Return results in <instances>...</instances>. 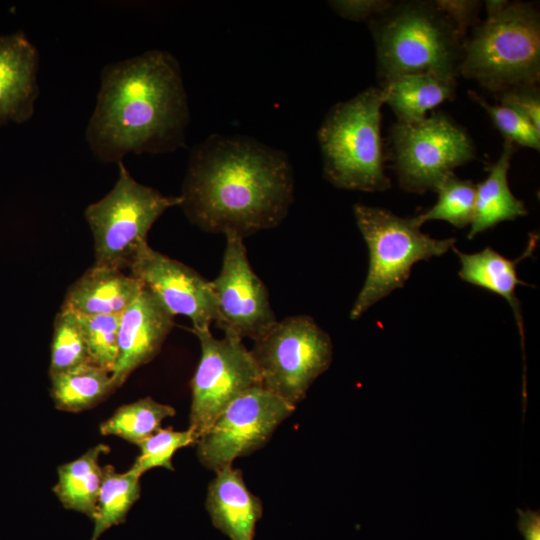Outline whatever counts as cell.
Returning <instances> with one entry per match:
<instances>
[{
    "label": "cell",
    "instance_id": "cell-1",
    "mask_svg": "<svg viewBox=\"0 0 540 540\" xmlns=\"http://www.w3.org/2000/svg\"><path fill=\"white\" fill-rule=\"evenodd\" d=\"M294 191L283 150L244 135L211 134L191 150L180 207L199 229L244 239L278 226Z\"/></svg>",
    "mask_w": 540,
    "mask_h": 540
},
{
    "label": "cell",
    "instance_id": "cell-2",
    "mask_svg": "<svg viewBox=\"0 0 540 540\" xmlns=\"http://www.w3.org/2000/svg\"><path fill=\"white\" fill-rule=\"evenodd\" d=\"M189 122L180 64L170 52L154 49L103 67L85 137L99 161L117 164L131 153L184 147Z\"/></svg>",
    "mask_w": 540,
    "mask_h": 540
},
{
    "label": "cell",
    "instance_id": "cell-3",
    "mask_svg": "<svg viewBox=\"0 0 540 540\" xmlns=\"http://www.w3.org/2000/svg\"><path fill=\"white\" fill-rule=\"evenodd\" d=\"M368 25L380 84L420 72L457 82L466 35L436 1H392Z\"/></svg>",
    "mask_w": 540,
    "mask_h": 540
},
{
    "label": "cell",
    "instance_id": "cell-4",
    "mask_svg": "<svg viewBox=\"0 0 540 540\" xmlns=\"http://www.w3.org/2000/svg\"><path fill=\"white\" fill-rule=\"evenodd\" d=\"M459 75L499 94L540 78V17L536 6L507 1L478 22L463 43Z\"/></svg>",
    "mask_w": 540,
    "mask_h": 540
},
{
    "label": "cell",
    "instance_id": "cell-5",
    "mask_svg": "<svg viewBox=\"0 0 540 540\" xmlns=\"http://www.w3.org/2000/svg\"><path fill=\"white\" fill-rule=\"evenodd\" d=\"M383 104L382 89L369 87L335 104L322 121L317 139L323 174L335 187L365 192L390 187L380 133Z\"/></svg>",
    "mask_w": 540,
    "mask_h": 540
},
{
    "label": "cell",
    "instance_id": "cell-6",
    "mask_svg": "<svg viewBox=\"0 0 540 540\" xmlns=\"http://www.w3.org/2000/svg\"><path fill=\"white\" fill-rule=\"evenodd\" d=\"M353 212L369 251L366 280L350 311L355 320L402 287L415 263L443 255L456 240L432 238L414 218H402L386 209L355 204Z\"/></svg>",
    "mask_w": 540,
    "mask_h": 540
},
{
    "label": "cell",
    "instance_id": "cell-7",
    "mask_svg": "<svg viewBox=\"0 0 540 540\" xmlns=\"http://www.w3.org/2000/svg\"><path fill=\"white\" fill-rule=\"evenodd\" d=\"M117 164L113 188L88 205L84 217L93 236L94 265L123 271L148 245L153 224L169 208L180 206L182 200L137 182L123 161Z\"/></svg>",
    "mask_w": 540,
    "mask_h": 540
},
{
    "label": "cell",
    "instance_id": "cell-8",
    "mask_svg": "<svg viewBox=\"0 0 540 540\" xmlns=\"http://www.w3.org/2000/svg\"><path fill=\"white\" fill-rule=\"evenodd\" d=\"M261 386L295 406L312 383L325 372L333 356L329 335L306 315L286 317L250 350Z\"/></svg>",
    "mask_w": 540,
    "mask_h": 540
},
{
    "label": "cell",
    "instance_id": "cell-9",
    "mask_svg": "<svg viewBox=\"0 0 540 540\" xmlns=\"http://www.w3.org/2000/svg\"><path fill=\"white\" fill-rule=\"evenodd\" d=\"M400 186L414 193L436 189L475 157V146L463 127L441 111L415 123L396 122L389 134Z\"/></svg>",
    "mask_w": 540,
    "mask_h": 540
},
{
    "label": "cell",
    "instance_id": "cell-10",
    "mask_svg": "<svg viewBox=\"0 0 540 540\" xmlns=\"http://www.w3.org/2000/svg\"><path fill=\"white\" fill-rule=\"evenodd\" d=\"M295 406L262 386L235 398L195 443L199 462L217 472L262 448Z\"/></svg>",
    "mask_w": 540,
    "mask_h": 540
},
{
    "label": "cell",
    "instance_id": "cell-11",
    "mask_svg": "<svg viewBox=\"0 0 540 540\" xmlns=\"http://www.w3.org/2000/svg\"><path fill=\"white\" fill-rule=\"evenodd\" d=\"M192 331L199 340L201 355L190 382L188 428L198 440L235 398L261 386V379L255 360L242 340L216 338L210 329Z\"/></svg>",
    "mask_w": 540,
    "mask_h": 540
},
{
    "label": "cell",
    "instance_id": "cell-12",
    "mask_svg": "<svg viewBox=\"0 0 540 540\" xmlns=\"http://www.w3.org/2000/svg\"><path fill=\"white\" fill-rule=\"evenodd\" d=\"M225 237L221 270L211 281L216 304L214 324L224 336L255 341L278 320L265 284L250 265L244 239L235 234Z\"/></svg>",
    "mask_w": 540,
    "mask_h": 540
},
{
    "label": "cell",
    "instance_id": "cell-13",
    "mask_svg": "<svg viewBox=\"0 0 540 540\" xmlns=\"http://www.w3.org/2000/svg\"><path fill=\"white\" fill-rule=\"evenodd\" d=\"M130 272L173 317L191 320L192 330L210 329L216 316L211 281L191 267L146 245Z\"/></svg>",
    "mask_w": 540,
    "mask_h": 540
},
{
    "label": "cell",
    "instance_id": "cell-14",
    "mask_svg": "<svg viewBox=\"0 0 540 540\" xmlns=\"http://www.w3.org/2000/svg\"><path fill=\"white\" fill-rule=\"evenodd\" d=\"M173 326L174 317L142 285L120 316L118 358L111 373L116 390L157 356Z\"/></svg>",
    "mask_w": 540,
    "mask_h": 540
},
{
    "label": "cell",
    "instance_id": "cell-15",
    "mask_svg": "<svg viewBox=\"0 0 540 540\" xmlns=\"http://www.w3.org/2000/svg\"><path fill=\"white\" fill-rule=\"evenodd\" d=\"M38 70L39 52L24 33L0 35V125L21 124L33 116Z\"/></svg>",
    "mask_w": 540,
    "mask_h": 540
},
{
    "label": "cell",
    "instance_id": "cell-16",
    "mask_svg": "<svg viewBox=\"0 0 540 540\" xmlns=\"http://www.w3.org/2000/svg\"><path fill=\"white\" fill-rule=\"evenodd\" d=\"M205 507L213 526L230 540H254L263 504L248 489L240 469L228 466L215 472L207 488Z\"/></svg>",
    "mask_w": 540,
    "mask_h": 540
},
{
    "label": "cell",
    "instance_id": "cell-17",
    "mask_svg": "<svg viewBox=\"0 0 540 540\" xmlns=\"http://www.w3.org/2000/svg\"><path fill=\"white\" fill-rule=\"evenodd\" d=\"M141 288L122 270L93 265L70 285L60 309L80 315L121 314Z\"/></svg>",
    "mask_w": 540,
    "mask_h": 540
},
{
    "label": "cell",
    "instance_id": "cell-18",
    "mask_svg": "<svg viewBox=\"0 0 540 540\" xmlns=\"http://www.w3.org/2000/svg\"><path fill=\"white\" fill-rule=\"evenodd\" d=\"M513 153L514 144L504 140L499 159L489 166L487 178L476 185L469 239L500 222L527 214L524 203L513 195L508 185L507 176Z\"/></svg>",
    "mask_w": 540,
    "mask_h": 540
},
{
    "label": "cell",
    "instance_id": "cell-19",
    "mask_svg": "<svg viewBox=\"0 0 540 540\" xmlns=\"http://www.w3.org/2000/svg\"><path fill=\"white\" fill-rule=\"evenodd\" d=\"M457 82L427 72L398 76L380 84L386 103L398 122L415 123L446 100L454 98Z\"/></svg>",
    "mask_w": 540,
    "mask_h": 540
},
{
    "label": "cell",
    "instance_id": "cell-20",
    "mask_svg": "<svg viewBox=\"0 0 540 540\" xmlns=\"http://www.w3.org/2000/svg\"><path fill=\"white\" fill-rule=\"evenodd\" d=\"M537 239V236H533L526 251L516 260L507 259L490 247L472 254L463 253L454 246L452 247L461 263L460 278L505 298L513 309L521 335L523 332L522 317L515 289L517 285H526V283L518 278L516 265L533 252Z\"/></svg>",
    "mask_w": 540,
    "mask_h": 540
},
{
    "label": "cell",
    "instance_id": "cell-21",
    "mask_svg": "<svg viewBox=\"0 0 540 540\" xmlns=\"http://www.w3.org/2000/svg\"><path fill=\"white\" fill-rule=\"evenodd\" d=\"M109 450L108 445L100 443L77 459L58 466L53 492L65 509L79 512L93 520L103 477L99 460Z\"/></svg>",
    "mask_w": 540,
    "mask_h": 540
},
{
    "label": "cell",
    "instance_id": "cell-22",
    "mask_svg": "<svg viewBox=\"0 0 540 540\" xmlns=\"http://www.w3.org/2000/svg\"><path fill=\"white\" fill-rule=\"evenodd\" d=\"M55 407L66 412L93 408L116 391L111 372L87 363L50 376Z\"/></svg>",
    "mask_w": 540,
    "mask_h": 540
},
{
    "label": "cell",
    "instance_id": "cell-23",
    "mask_svg": "<svg viewBox=\"0 0 540 540\" xmlns=\"http://www.w3.org/2000/svg\"><path fill=\"white\" fill-rule=\"evenodd\" d=\"M102 469L103 477L89 540H98L111 527L125 523L130 509L141 495L140 475L131 469L119 473L112 465H105Z\"/></svg>",
    "mask_w": 540,
    "mask_h": 540
},
{
    "label": "cell",
    "instance_id": "cell-24",
    "mask_svg": "<svg viewBox=\"0 0 540 540\" xmlns=\"http://www.w3.org/2000/svg\"><path fill=\"white\" fill-rule=\"evenodd\" d=\"M175 414L172 406L145 397L119 407L100 424L99 430L102 435L117 436L138 446L158 431L165 419Z\"/></svg>",
    "mask_w": 540,
    "mask_h": 540
},
{
    "label": "cell",
    "instance_id": "cell-25",
    "mask_svg": "<svg viewBox=\"0 0 540 540\" xmlns=\"http://www.w3.org/2000/svg\"><path fill=\"white\" fill-rule=\"evenodd\" d=\"M475 190L472 181L460 179L453 173L436 189L435 205L413 218L420 226L430 220H442L464 228L473 218Z\"/></svg>",
    "mask_w": 540,
    "mask_h": 540
},
{
    "label": "cell",
    "instance_id": "cell-26",
    "mask_svg": "<svg viewBox=\"0 0 540 540\" xmlns=\"http://www.w3.org/2000/svg\"><path fill=\"white\" fill-rule=\"evenodd\" d=\"M87 363L89 352L78 316L60 309L53 322L49 376Z\"/></svg>",
    "mask_w": 540,
    "mask_h": 540
},
{
    "label": "cell",
    "instance_id": "cell-27",
    "mask_svg": "<svg viewBox=\"0 0 540 540\" xmlns=\"http://www.w3.org/2000/svg\"><path fill=\"white\" fill-rule=\"evenodd\" d=\"M76 315L86 339L90 363L112 373L118 358L121 314Z\"/></svg>",
    "mask_w": 540,
    "mask_h": 540
},
{
    "label": "cell",
    "instance_id": "cell-28",
    "mask_svg": "<svg viewBox=\"0 0 540 540\" xmlns=\"http://www.w3.org/2000/svg\"><path fill=\"white\" fill-rule=\"evenodd\" d=\"M196 441V435L189 428L186 430L160 428L138 445L140 453L130 469L140 476L156 467L174 471L172 459L175 453L195 444Z\"/></svg>",
    "mask_w": 540,
    "mask_h": 540
},
{
    "label": "cell",
    "instance_id": "cell-29",
    "mask_svg": "<svg viewBox=\"0 0 540 540\" xmlns=\"http://www.w3.org/2000/svg\"><path fill=\"white\" fill-rule=\"evenodd\" d=\"M471 100L479 104L489 115L505 140L513 144L539 150L540 131L523 115L504 105H492L474 91H468Z\"/></svg>",
    "mask_w": 540,
    "mask_h": 540
},
{
    "label": "cell",
    "instance_id": "cell-30",
    "mask_svg": "<svg viewBox=\"0 0 540 540\" xmlns=\"http://www.w3.org/2000/svg\"><path fill=\"white\" fill-rule=\"evenodd\" d=\"M498 95L501 105L517 111L540 131V93L536 85L513 87Z\"/></svg>",
    "mask_w": 540,
    "mask_h": 540
},
{
    "label": "cell",
    "instance_id": "cell-31",
    "mask_svg": "<svg viewBox=\"0 0 540 540\" xmlns=\"http://www.w3.org/2000/svg\"><path fill=\"white\" fill-rule=\"evenodd\" d=\"M392 1L389 0H334L328 5L342 18L351 21H369L383 12Z\"/></svg>",
    "mask_w": 540,
    "mask_h": 540
},
{
    "label": "cell",
    "instance_id": "cell-32",
    "mask_svg": "<svg viewBox=\"0 0 540 540\" xmlns=\"http://www.w3.org/2000/svg\"><path fill=\"white\" fill-rule=\"evenodd\" d=\"M437 5L443 10L457 25L459 30L466 35L469 28L474 27L478 22V12L482 6L479 1L467 0H435Z\"/></svg>",
    "mask_w": 540,
    "mask_h": 540
},
{
    "label": "cell",
    "instance_id": "cell-33",
    "mask_svg": "<svg viewBox=\"0 0 540 540\" xmlns=\"http://www.w3.org/2000/svg\"><path fill=\"white\" fill-rule=\"evenodd\" d=\"M518 529L525 540H540V513L533 510H518Z\"/></svg>",
    "mask_w": 540,
    "mask_h": 540
}]
</instances>
